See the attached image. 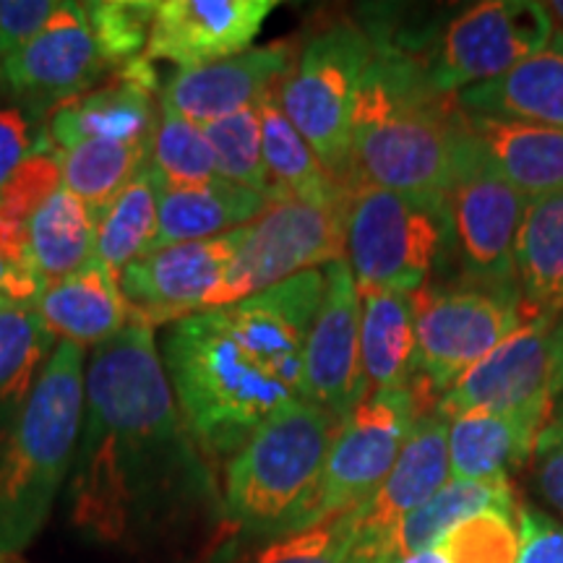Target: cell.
Segmentation results:
<instances>
[{"mask_svg": "<svg viewBox=\"0 0 563 563\" xmlns=\"http://www.w3.org/2000/svg\"><path fill=\"white\" fill-rule=\"evenodd\" d=\"M87 16L100 37L112 68L144 58L150 42L154 0H87Z\"/></svg>", "mask_w": 563, "mask_h": 563, "instance_id": "f35d334b", "label": "cell"}, {"mask_svg": "<svg viewBox=\"0 0 563 563\" xmlns=\"http://www.w3.org/2000/svg\"><path fill=\"white\" fill-rule=\"evenodd\" d=\"M446 563H519V509H485L464 519L435 543Z\"/></svg>", "mask_w": 563, "mask_h": 563, "instance_id": "8d00e7d4", "label": "cell"}, {"mask_svg": "<svg viewBox=\"0 0 563 563\" xmlns=\"http://www.w3.org/2000/svg\"><path fill=\"white\" fill-rule=\"evenodd\" d=\"M154 329L125 327L91 350L68 522L95 545H133L167 525L203 481Z\"/></svg>", "mask_w": 563, "mask_h": 563, "instance_id": "6da1fadb", "label": "cell"}, {"mask_svg": "<svg viewBox=\"0 0 563 563\" xmlns=\"http://www.w3.org/2000/svg\"><path fill=\"white\" fill-rule=\"evenodd\" d=\"M84 386V350L58 342L30 402L0 435V555L30 548L51 519L79 449Z\"/></svg>", "mask_w": 563, "mask_h": 563, "instance_id": "277c9868", "label": "cell"}, {"mask_svg": "<svg viewBox=\"0 0 563 563\" xmlns=\"http://www.w3.org/2000/svg\"><path fill=\"white\" fill-rule=\"evenodd\" d=\"M30 266L42 290L95 258L97 214L60 186L32 217L26 230Z\"/></svg>", "mask_w": 563, "mask_h": 563, "instance_id": "f546056e", "label": "cell"}, {"mask_svg": "<svg viewBox=\"0 0 563 563\" xmlns=\"http://www.w3.org/2000/svg\"><path fill=\"white\" fill-rule=\"evenodd\" d=\"M420 415L412 389L371 391L344 418L329 452L319 496L302 527L319 525L368 501L391 473Z\"/></svg>", "mask_w": 563, "mask_h": 563, "instance_id": "7c38bea8", "label": "cell"}, {"mask_svg": "<svg viewBox=\"0 0 563 563\" xmlns=\"http://www.w3.org/2000/svg\"><path fill=\"white\" fill-rule=\"evenodd\" d=\"M162 84L152 60L139 58L81 95L68 97L45 115V139L66 152L81 141L102 139L150 146L157 129Z\"/></svg>", "mask_w": 563, "mask_h": 563, "instance_id": "e0dca14e", "label": "cell"}, {"mask_svg": "<svg viewBox=\"0 0 563 563\" xmlns=\"http://www.w3.org/2000/svg\"><path fill=\"white\" fill-rule=\"evenodd\" d=\"M553 415V402L517 412L473 410L449 420V467L456 481L509 477L530 464L534 443Z\"/></svg>", "mask_w": 563, "mask_h": 563, "instance_id": "44dd1931", "label": "cell"}, {"mask_svg": "<svg viewBox=\"0 0 563 563\" xmlns=\"http://www.w3.org/2000/svg\"><path fill=\"white\" fill-rule=\"evenodd\" d=\"M32 308L55 340L81 350L100 347L129 327L118 277L97 258L47 285Z\"/></svg>", "mask_w": 563, "mask_h": 563, "instance_id": "7402d4cb", "label": "cell"}, {"mask_svg": "<svg viewBox=\"0 0 563 563\" xmlns=\"http://www.w3.org/2000/svg\"><path fill=\"white\" fill-rule=\"evenodd\" d=\"M241 243L243 228H238L209 241L167 245L125 266L118 285L129 327H173L211 311Z\"/></svg>", "mask_w": 563, "mask_h": 563, "instance_id": "4fadbf2b", "label": "cell"}, {"mask_svg": "<svg viewBox=\"0 0 563 563\" xmlns=\"http://www.w3.org/2000/svg\"><path fill=\"white\" fill-rule=\"evenodd\" d=\"M371 45L352 118L350 186L386 188L443 211L467 115L407 55Z\"/></svg>", "mask_w": 563, "mask_h": 563, "instance_id": "3957f363", "label": "cell"}, {"mask_svg": "<svg viewBox=\"0 0 563 563\" xmlns=\"http://www.w3.org/2000/svg\"><path fill=\"white\" fill-rule=\"evenodd\" d=\"M563 397V319L559 332H555V352H553V399Z\"/></svg>", "mask_w": 563, "mask_h": 563, "instance_id": "f6af8a7d", "label": "cell"}, {"mask_svg": "<svg viewBox=\"0 0 563 563\" xmlns=\"http://www.w3.org/2000/svg\"><path fill=\"white\" fill-rule=\"evenodd\" d=\"M0 563H19V555H0Z\"/></svg>", "mask_w": 563, "mask_h": 563, "instance_id": "681fc988", "label": "cell"}, {"mask_svg": "<svg viewBox=\"0 0 563 563\" xmlns=\"http://www.w3.org/2000/svg\"><path fill=\"white\" fill-rule=\"evenodd\" d=\"M548 13H551L553 21V32L563 34V0H553V3H545Z\"/></svg>", "mask_w": 563, "mask_h": 563, "instance_id": "7dc6e473", "label": "cell"}, {"mask_svg": "<svg viewBox=\"0 0 563 563\" xmlns=\"http://www.w3.org/2000/svg\"><path fill=\"white\" fill-rule=\"evenodd\" d=\"M412 298L415 391L420 410L439 405L460 378L501 344L525 319L519 295L483 287H439L428 282Z\"/></svg>", "mask_w": 563, "mask_h": 563, "instance_id": "ba28073f", "label": "cell"}, {"mask_svg": "<svg viewBox=\"0 0 563 563\" xmlns=\"http://www.w3.org/2000/svg\"><path fill=\"white\" fill-rule=\"evenodd\" d=\"M58 340L26 302H0V435L30 402Z\"/></svg>", "mask_w": 563, "mask_h": 563, "instance_id": "4dcf8cb0", "label": "cell"}, {"mask_svg": "<svg viewBox=\"0 0 563 563\" xmlns=\"http://www.w3.org/2000/svg\"><path fill=\"white\" fill-rule=\"evenodd\" d=\"M382 563H446L443 561V555L439 551H422V553H412V555H405V559H389V561H382Z\"/></svg>", "mask_w": 563, "mask_h": 563, "instance_id": "bcb514c9", "label": "cell"}, {"mask_svg": "<svg viewBox=\"0 0 563 563\" xmlns=\"http://www.w3.org/2000/svg\"><path fill=\"white\" fill-rule=\"evenodd\" d=\"M262 118L264 162L269 173L274 201L298 199L321 207H347L350 188L329 175L306 139L295 131L279 108L277 87L256 104Z\"/></svg>", "mask_w": 563, "mask_h": 563, "instance_id": "4316f807", "label": "cell"}, {"mask_svg": "<svg viewBox=\"0 0 563 563\" xmlns=\"http://www.w3.org/2000/svg\"><path fill=\"white\" fill-rule=\"evenodd\" d=\"M60 3L58 0H0V63L37 37L60 11Z\"/></svg>", "mask_w": 563, "mask_h": 563, "instance_id": "ab89813d", "label": "cell"}, {"mask_svg": "<svg viewBox=\"0 0 563 563\" xmlns=\"http://www.w3.org/2000/svg\"><path fill=\"white\" fill-rule=\"evenodd\" d=\"M37 146L32 125L19 108H0V191Z\"/></svg>", "mask_w": 563, "mask_h": 563, "instance_id": "7bdbcfd3", "label": "cell"}, {"mask_svg": "<svg viewBox=\"0 0 563 563\" xmlns=\"http://www.w3.org/2000/svg\"><path fill=\"white\" fill-rule=\"evenodd\" d=\"M3 300H5V298H0V302H3Z\"/></svg>", "mask_w": 563, "mask_h": 563, "instance_id": "f907efd6", "label": "cell"}, {"mask_svg": "<svg viewBox=\"0 0 563 563\" xmlns=\"http://www.w3.org/2000/svg\"><path fill=\"white\" fill-rule=\"evenodd\" d=\"M519 527H522L519 563H563V522L532 506H519Z\"/></svg>", "mask_w": 563, "mask_h": 563, "instance_id": "b9f144b4", "label": "cell"}, {"mask_svg": "<svg viewBox=\"0 0 563 563\" xmlns=\"http://www.w3.org/2000/svg\"><path fill=\"white\" fill-rule=\"evenodd\" d=\"M321 292L323 269H311L165 329L162 365L203 456H232L258 426L300 402Z\"/></svg>", "mask_w": 563, "mask_h": 563, "instance_id": "7a4b0ae2", "label": "cell"}, {"mask_svg": "<svg viewBox=\"0 0 563 563\" xmlns=\"http://www.w3.org/2000/svg\"><path fill=\"white\" fill-rule=\"evenodd\" d=\"M553 422H559V426H563V397H559L553 402V415H551Z\"/></svg>", "mask_w": 563, "mask_h": 563, "instance_id": "c3c4849f", "label": "cell"}, {"mask_svg": "<svg viewBox=\"0 0 563 563\" xmlns=\"http://www.w3.org/2000/svg\"><path fill=\"white\" fill-rule=\"evenodd\" d=\"M203 139H207L211 157L220 180L232 186L249 188L266 196L274 203V191L269 173L264 162V141H262V118L258 108H249L235 112V115L222 118L209 125H201Z\"/></svg>", "mask_w": 563, "mask_h": 563, "instance_id": "d590c367", "label": "cell"}, {"mask_svg": "<svg viewBox=\"0 0 563 563\" xmlns=\"http://www.w3.org/2000/svg\"><path fill=\"white\" fill-rule=\"evenodd\" d=\"M514 269L525 319L563 313V194L527 201Z\"/></svg>", "mask_w": 563, "mask_h": 563, "instance_id": "484cf974", "label": "cell"}, {"mask_svg": "<svg viewBox=\"0 0 563 563\" xmlns=\"http://www.w3.org/2000/svg\"><path fill=\"white\" fill-rule=\"evenodd\" d=\"M363 298L344 258L323 266V292L302 355V399L347 418L368 397L361 363Z\"/></svg>", "mask_w": 563, "mask_h": 563, "instance_id": "9a60e30c", "label": "cell"}, {"mask_svg": "<svg viewBox=\"0 0 563 563\" xmlns=\"http://www.w3.org/2000/svg\"><path fill=\"white\" fill-rule=\"evenodd\" d=\"M355 509L319 525L269 538L251 563H352Z\"/></svg>", "mask_w": 563, "mask_h": 563, "instance_id": "74e56055", "label": "cell"}, {"mask_svg": "<svg viewBox=\"0 0 563 563\" xmlns=\"http://www.w3.org/2000/svg\"><path fill=\"white\" fill-rule=\"evenodd\" d=\"M342 418L306 399L251 433L224 467L222 511L251 534L300 530L319 496Z\"/></svg>", "mask_w": 563, "mask_h": 563, "instance_id": "5b68a950", "label": "cell"}, {"mask_svg": "<svg viewBox=\"0 0 563 563\" xmlns=\"http://www.w3.org/2000/svg\"><path fill=\"white\" fill-rule=\"evenodd\" d=\"M371 55L373 45L361 21L334 19L298 45L292 68L277 84L287 121L350 191L352 118Z\"/></svg>", "mask_w": 563, "mask_h": 563, "instance_id": "52a82bcc", "label": "cell"}, {"mask_svg": "<svg viewBox=\"0 0 563 563\" xmlns=\"http://www.w3.org/2000/svg\"><path fill=\"white\" fill-rule=\"evenodd\" d=\"M58 152V150H55ZM63 186L95 211L97 220L129 180L150 162V146L91 139L58 152Z\"/></svg>", "mask_w": 563, "mask_h": 563, "instance_id": "d6a6232c", "label": "cell"}, {"mask_svg": "<svg viewBox=\"0 0 563 563\" xmlns=\"http://www.w3.org/2000/svg\"><path fill=\"white\" fill-rule=\"evenodd\" d=\"M344 214L347 207H321L298 199L274 201L258 220L243 228V243L214 308L232 306L342 258Z\"/></svg>", "mask_w": 563, "mask_h": 563, "instance_id": "8fae6325", "label": "cell"}, {"mask_svg": "<svg viewBox=\"0 0 563 563\" xmlns=\"http://www.w3.org/2000/svg\"><path fill=\"white\" fill-rule=\"evenodd\" d=\"M467 121L485 157L514 191L527 201L563 194V129L475 115Z\"/></svg>", "mask_w": 563, "mask_h": 563, "instance_id": "cb8c5ba5", "label": "cell"}, {"mask_svg": "<svg viewBox=\"0 0 563 563\" xmlns=\"http://www.w3.org/2000/svg\"><path fill=\"white\" fill-rule=\"evenodd\" d=\"M371 42L407 55L439 95L498 79L506 70L545 51L553 37V21L538 0H483L464 5L441 26H402L394 30L378 5L363 16Z\"/></svg>", "mask_w": 563, "mask_h": 563, "instance_id": "8992f818", "label": "cell"}, {"mask_svg": "<svg viewBox=\"0 0 563 563\" xmlns=\"http://www.w3.org/2000/svg\"><path fill=\"white\" fill-rule=\"evenodd\" d=\"M277 0H154L146 60L178 70L209 66L249 51Z\"/></svg>", "mask_w": 563, "mask_h": 563, "instance_id": "d6986e66", "label": "cell"}, {"mask_svg": "<svg viewBox=\"0 0 563 563\" xmlns=\"http://www.w3.org/2000/svg\"><path fill=\"white\" fill-rule=\"evenodd\" d=\"M19 563H24V561H19Z\"/></svg>", "mask_w": 563, "mask_h": 563, "instance_id": "816d5d0a", "label": "cell"}, {"mask_svg": "<svg viewBox=\"0 0 563 563\" xmlns=\"http://www.w3.org/2000/svg\"><path fill=\"white\" fill-rule=\"evenodd\" d=\"M525 207V196L514 191L490 165L470 121H464L443 201L449 243L460 264L462 285L519 295L514 245Z\"/></svg>", "mask_w": 563, "mask_h": 563, "instance_id": "30bf717a", "label": "cell"}, {"mask_svg": "<svg viewBox=\"0 0 563 563\" xmlns=\"http://www.w3.org/2000/svg\"><path fill=\"white\" fill-rule=\"evenodd\" d=\"M462 112L563 129V34L553 32L551 45L506 70L498 79L456 95Z\"/></svg>", "mask_w": 563, "mask_h": 563, "instance_id": "603a6c76", "label": "cell"}, {"mask_svg": "<svg viewBox=\"0 0 563 563\" xmlns=\"http://www.w3.org/2000/svg\"><path fill=\"white\" fill-rule=\"evenodd\" d=\"M449 481V418L433 407L415 420L410 439L405 441L386 481L355 509L352 563H376L394 527L433 498Z\"/></svg>", "mask_w": 563, "mask_h": 563, "instance_id": "ac0fdd59", "label": "cell"}, {"mask_svg": "<svg viewBox=\"0 0 563 563\" xmlns=\"http://www.w3.org/2000/svg\"><path fill=\"white\" fill-rule=\"evenodd\" d=\"M485 509H519L509 477H493V481L452 477L433 498H428L420 509L394 527L376 563L431 551L449 530Z\"/></svg>", "mask_w": 563, "mask_h": 563, "instance_id": "83f0119b", "label": "cell"}, {"mask_svg": "<svg viewBox=\"0 0 563 563\" xmlns=\"http://www.w3.org/2000/svg\"><path fill=\"white\" fill-rule=\"evenodd\" d=\"M363 298L361 363L365 389L402 391L415 378L412 298L402 292H368Z\"/></svg>", "mask_w": 563, "mask_h": 563, "instance_id": "f1b7e54d", "label": "cell"}, {"mask_svg": "<svg viewBox=\"0 0 563 563\" xmlns=\"http://www.w3.org/2000/svg\"><path fill=\"white\" fill-rule=\"evenodd\" d=\"M446 241V211L386 188H352L342 258L361 295L422 290Z\"/></svg>", "mask_w": 563, "mask_h": 563, "instance_id": "9c48e42d", "label": "cell"}, {"mask_svg": "<svg viewBox=\"0 0 563 563\" xmlns=\"http://www.w3.org/2000/svg\"><path fill=\"white\" fill-rule=\"evenodd\" d=\"M532 485L548 509L563 522V426L548 420L530 460Z\"/></svg>", "mask_w": 563, "mask_h": 563, "instance_id": "60d3db41", "label": "cell"}, {"mask_svg": "<svg viewBox=\"0 0 563 563\" xmlns=\"http://www.w3.org/2000/svg\"><path fill=\"white\" fill-rule=\"evenodd\" d=\"M295 55L298 42L274 40L209 66L178 70L162 84V100L196 125L222 121L241 110L256 108L285 79Z\"/></svg>", "mask_w": 563, "mask_h": 563, "instance_id": "ffe728a7", "label": "cell"}, {"mask_svg": "<svg viewBox=\"0 0 563 563\" xmlns=\"http://www.w3.org/2000/svg\"><path fill=\"white\" fill-rule=\"evenodd\" d=\"M157 224L159 178L146 162L97 220L95 258L121 277L125 266L152 253Z\"/></svg>", "mask_w": 563, "mask_h": 563, "instance_id": "1f68e13d", "label": "cell"}, {"mask_svg": "<svg viewBox=\"0 0 563 563\" xmlns=\"http://www.w3.org/2000/svg\"><path fill=\"white\" fill-rule=\"evenodd\" d=\"M563 313H540L514 329L435 405L449 420L462 412H517L553 399L555 332Z\"/></svg>", "mask_w": 563, "mask_h": 563, "instance_id": "2e32d148", "label": "cell"}, {"mask_svg": "<svg viewBox=\"0 0 563 563\" xmlns=\"http://www.w3.org/2000/svg\"><path fill=\"white\" fill-rule=\"evenodd\" d=\"M269 207L266 196L220 178L186 188L159 183V224L152 251L220 238L258 220Z\"/></svg>", "mask_w": 563, "mask_h": 563, "instance_id": "d4e9b609", "label": "cell"}, {"mask_svg": "<svg viewBox=\"0 0 563 563\" xmlns=\"http://www.w3.org/2000/svg\"><path fill=\"white\" fill-rule=\"evenodd\" d=\"M40 292L42 285L32 274V269L16 264L9 253L0 249V298L32 306V302L40 298Z\"/></svg>", "mask_w": 563, "mask_h": 563, "instance_id": "ee69618b", "label": "cell"}, {"mask_svg": "<svg viewBox=\"0 0 563 563\" xmlns=\"http://www.w3.org/2000/svg\"><path fill=\"white\" fill-rule=\"evenodd\" d=\"M63 186L60 157L53 144L42 136L34 152L19 165L13 178L0 191V249L13 262L30 266V245H26V230L37 209ZM34 274V272H32Z\"/></svg>", "mask_w": 563, "mask_h": 563, "instance_id": "836d02e7", "label": "cell"}, {"mask_svg": "<svg viewBox=\"0 0 563 563\" xmlns=\"http://www.w3.org/2000/svg\"><path fill=\"white\" fill-rule=\"evenodd\" d=\"M150 167L157 173L162 186L170 188L203 186V183L220 178L201 125L183 118L178 110L162 100V95L157 129H154L150 150Z\"/></svg>", "mask_w": 563, "mask_h": 563, "instance_id": "e575fe53", "label": "cell"}, {"mask_svg": "<svg viewBox=\"0 0 563 563\" xmlns=\"http://www.w3.org/2000/svg\"><path fill=\"white\" fill-rule=\"evenodd\" d=\"M115 74L84 3L63 0L60 11L32 42L0 63V79L26 108L47 115Z\"/></svg>", "mask_w": 563, "mask_h": 563, "instance_id": "5bb4252c", "label": "cell"}]
</instances>
